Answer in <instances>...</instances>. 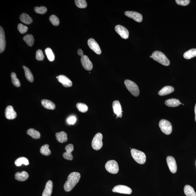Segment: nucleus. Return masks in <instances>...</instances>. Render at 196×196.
Listing matches in <instances>:
<instances>
[{"mask_svg":"<svg viewBox=\"0 0 196 196\" xmlns=\"http://www.w3.org/2000/svg\"><path fill=\"white\" fill-rule=\"evenodd\" d=\"M49 146L48 144L44 145L40 149V152L43 155L48 156L51 154V151L49 148Z\"/></svg>","mask_w":196,"mask_h":196,"instance_id":"473e14b6","label":"nucleus"},{"mask_svg":"<svg viewBox=\"0 0 196 196\" xmlns=\"http://www.w3.org/2000/svg\"><path fill=\"white\" fill-rule=\"evenodd\" d=\"M23 68L24 70L25 77H26L27 80L30 82H32L34 81V79L31 72V71L30 69L26 67L23 66Z\"/></svg>","mask_w":196,"mask_h":196,"instance_id":"c85d7f7f","label":"nucleus"},{"mask_svg":"<svg viewBox=\"0 0 196 196\" xmlns=\"http://www.w3.org/2000/svg\"><path fill=\"white\" fill-rule=\"evenodd\" d=\"M65 150L66 152L63 154V157L65 159L68 160H72L73 157L72 154V152L74 149V145L70 144L67 145L65 147Z\"/></svg>","mask_w":196,"mask_h":196,"instance_id":"4468645a","label":"nucleus"},{"mask_svg":"<svg viewBox=\"0 0 196 196\" xmlns=\"http://www.w3.org/2000/svg\"><path fill=\"white\" fill-rule=\"evenodd\" d=\"M159 126L163 133L169 135L172 133V126L171 123L167 120L161 119L159 122Z\"/></svg>","mask_w":196,"mask_h":196,"instance_id":"39448f33","label":"nucleus"},{"mask_svg":"<svg viewBox=\"0 0 196 196\" xmlns=\"http://www.w3.org/2000/svg\"><path fill=\"white\" fill-rule=\"evenodd\" d=\"M53 188V183L52 181H47L45 188L42 194V196H51V195Z\"/></svg>","mask_w":196,"mask_h":196,"instance_id":"6ab92c4d","label":"nucleus"},{"mask_svg":"<svg viewBox=\"0 0 196 196\" xmlns=\"http://www.w3.org/2000/svg\"><path fill=\"white\" fill-rule=\"evenodd\" d=\"M132 157L136 162L140 164H143L146 162V156L144 152L136 149L131 150Z\"/></svg>","mask_w":196,"mask_h":196,"instance_id":"7ed1b4c3","label":"nucleus"},{"mask_svg":"<svg viewBox=\"0 0 196 196\" xmlns=\"http://www.w3.org/2000/svg\"><path fill=\"white\" fill-rule=\"evenodd\" d=\"M18 28L19 32L21 34L25 33L28 30V27L21 23L18 24Z\"/></svg>","mask_w":196,"mask_h":196,"instance_id":"ea45409f","label":"nucleus"},{"mask_svg":"<svg viewBox=\"0 0 196 196\" xmlns=\"http://www.w3.org/2000/svg\"><path fill=\"white\" fill-rule=\"evenodd\" d=\"M15 164L16 166H20L22 164L28 165L29 164V162L28 159L27 158L21 157L16 159V160L15 162Z\"/></svg>","mask_w":196,"mask_h":196,"instance_id":"c756f323","label":"nucleus"},{"mask_svg":"<svg viewBox=\"0 0 196 196\" xmlns=\"http://www.w3.org/2000/svg\"><path fill=\"white\" fill-rule=\"evenodd\" d=\"M11 78L12 82L15 86L19 87L21 86V83L19 80L16 77V75L14 72H12L11 74Z\"/></svg>","mask_w":196,"mask_h":196,"instance_id":"72a5a7b5","label":"nucleus"},{"mask_svg":"<svg viewBox=\"0 0 196 196\" xmlns=\"http://www.w3.org/2000/svg\"><path fill=\"white\" fill-rule=\"evenodd\" d=\"M49 19H50L51 22L54 26H57L59 25L60 21L59 18H58L57 16L54 15L51 16Z\"/></svg>","mask_w":196,"mask_h":196,"instance_id":"e433bc0d","label":"nucleus"},{"mask_svg":"<svg viewBox=\"0 0 196 196\" xmlns=\"http://www.w3.org/2000/svg\"><path fill=\"white\" fill-rule=\"evenodd\" d=\"M126 88L131 93L136 97L139 96V90L138 85L135 83L129 80H126L124 81Z\"/></svg>","mask_w":196,"mask_h":196,"instance_id":"20e7f679","label":"nucleus"},{"mask_svg":"<svg viewBox=\"0 0 196 196\" xmlns=\"http://www.w3.org/2000/svg\"><path fill=\"white\" fill-rule=\"evenodd\" d=\"M5 36L4 31L1 26L0 27V53H2L5 50Z\"/></svg>","mask_w":196,"mask_h":196,"instance_id":"a211bd4d","label":"nucleus"},{"mask_svg":"<svg viewBox=\"0 0 196 196\" xmlns=\"http://www.w3.org/2000/svg\"><path fill=\"white\" fill-rule=\"evenodd\" d=\"M76 107L80 112L82 113L86 112L88 110V107L85 103H78L76 104Z\"/></svg>","mask_w":196,"mask_h":196,"instance_id":"f704fd0d","label":"nucleus"},{"mask_svg":"<svg viewBox=\"0 0 196 196\" xmlns=\"http://www.w3.org/2000/svg\"><path fill=\"white\" fill-rule=\"evenodd\" d=\"M103 138L102 134L101 133L96 134L94 136L92 142V146L94 150H98L102 148L103 146Z\"/></svg>","mask_w":196,"mask_h":196,"instance_id":"423d86ee","label":"nucleus"},{"mask_svg":"<svg viewBox=\"0 0 196 196\" xmlns=\"http://www.w3.org/2000/svg\"><path fill=\"white\" fill-rule=\"evenodd\" d=\"M105 168L108 172L113 174H116L119 171V165L115 160L109 161L106 162Z\"/></svg>","mask_w":196,"mask_h":196,"instance_id":"0eeeda50","label":"nucleus"},{"mask_svg":"<svg viewBox=\"0 0 196 196\" xmlns=\"http://www.w3.org/2000/svg\"><path fill=\"white\" fill-rule=\"evenodd\" d=\"M76 121V118L74 116H70L67 119V122L70 125H74Z\"/></svg>","mask_w":196,"mask_h":196,"instance_id":"79ce46f5","label":"nucleus"},{"mask_svg":"<svg viewBox=\"0 0 196 196\" xmlns=\"http://www.w3.org/2000/svg\"><path fill=\"white\" fill-rule=\"evenodd\" d=\"M150 58H152V56H150Z\"/></svg>","mask_w":196,"mask_h":196,"instance_id":"a18cd8bd","label":"nucleus"},{"mask_svg":"<svg viewBox=\"0 0 196 196\" xmlns=\"http://www.w3.org/2000/svg\"><path fill=\"white\" fill-rule=\"evenodd\" d=\"M81 61L83 67L85 70H92L93 64L89 58L86 55L81 56Z\"/></svg>","mask_w":196,"mask_h":196,"instance_id":"ddd939ff","label":"nucleus"},{"mask_svg":"<svg viewBox=\"0 0 196 196\" xmlns=\"http://www.w3.org/2000/svg\"><path fill=\"white\" fill-rule=\"evenodd\" d=\"M175 2L178 5L182 6H186L190 2L189 0H176Z\"/></svg>","mask_w":196,"mask_h":196,"instance_id":"a19ab883","label":"nucleus"},{"mask_svg":"<svg viewBox=\"0 0 196 196\" xmlns=\"http://www.w3.org/2000/svg\"><path fill=\"white\" fill-rule=\"evenodd\" d=\"M80 177L79 172H74L70 173L64 186L65 191L70 192L71 191L79 182Z\"/></svg>","mask_w":196,"mask_h":196,"instance_id":"f257e3e1","label":"nucleus"},{"mask_svg":"<svg viewBox=\"0 0 196 196\" xmlns=\"http://www.w3.org/2000/svg\"><path fill=\"white\" fill-rule=\"evenodd\" d=\"M23 39L29 46L31 47L34 44V39L32 34H27L24 36Z\"/></svg>","mask_w":196,"mask_h":196,"instance_id":"7c9ffc66","label":"nucleus"},{"mask_svg":"<svg viewBox=\"0 0 196 196\" xmlns=\"http://www.w3.org/2000/svg\"><path fill=\"white\" fill-rule=\"evenodd\" d=\"M34 10L37 13L41 14H44L47 11L46 7L44 6L35 7L34 8Z\"/></svg>","mask_w":196,"mask_h":196,"instance_id":"4c0bfd02","label":"nucleus"},{"mask_svg":"<svg viewBox=\"0 0 196 196\" xmlns=\"http://www.w3.org/2000/svg\"><path fill=\"white\" fill-rule=\"evenodd\" d=\"M116 31L123 39H128L129 32L127 29L122 25H118L115 27Z\"/></svg>","mask_w":196,"mask_h":196,"instance_id":"9d476101","label":"nucleus"},{"mask_svg":"<svg viewBox=\"0 0 196 196\" xmlns=\"http://www.w3.org/2000/svg\"><path fill=\"white\" fill-rule=\"evenodd\" d=\"M44 56L41 50H38L36 52V58L38 61H43L44 59Z\"/></svg>","mask_w":196,"mask_h":196,"instance_id":"58836bf2","label":"nucleus"},{"mask_svg":"<svg viewBox=\"0 0 196 196\" xmlns=\"http://www.w3.org/2000/svg\"><path fill=\"white\" fill-rule=\"evenodd\" d=\"M152 59L154 60L157 61L161 64L166 66L170 65L169 60L162 52L159 51H155L152 54Z\"/></svg>","mask_w":196,"mask_h":196,"instance_id":"f03ea898","label":"nucleus"},{"mask_svg":"<svg viewBox=\"0 0 196 196\" xmlns=\"http://www.w3.org/2000/svg\"><path fill=\"white\" fill-rule=\"evenodd\" d=\"M29 175L27 172L25 171L22 172L21 173L19 172H16L15 176V178L19 181H24L28 178Z\"/></svg>","mask_w":196,"mask_h":196,"instance_id":"4be33fe9","label":"nucleus"},{"mask_svg":"<svg viewBox=\"0 0 196 196\" xmlns=\"http://www.w3.org/2000/svg\"><path fill=\"white\" fill-rule=\"evenodd\" d=\"M5 116L7 119H13L16 117L17 114L12 106H8L5 109Z\"/></svg>","mask_w":196,"mask_h":196,"instance_id":"2eb2a0df","label":"nucleus"},{"mask_svg":"<svg viewBox=\"0 0 196 196\" xmlns=\"http://www.w3.org/2000/svg\"></svg>","mask_w":196,"mask_h":196,"instance_id":"49530a36","label":"nucleus"},{"mask_svg":"<svg viewBox=\"0 0 196 196\" xmlns=\"http://www.w3.org/2000/svg\"><path fill=\"white\" fill-rule=\"evenodd\" d=\"M28 135L31 136L33 139H38L41 137V134L38 131L34 129H30L27 130V132Z\"/></svg>","mask_w":196,"mask_h":196,"instance_id":"cd10ccee","label":"nucleus"},{"mask_svg":"<svg viewBox=\"0 0 196 196\" xmlns=\"http://www.w3.org/2000/svg\"><path fill=\"white\" fill-rule=\"evenodd\" d=\"M125 14L128 17L132 18L137 22L140 23L143 20L142 16L139 13L132 11H127Z\"/></svg>","mask_w":196,"mask_h":196,"instance_id":"9b49d317","label":"nucleus"},{"mask_svg":"<svg viewBox=\"0 0 196 196\" xmlns=\"http://www.w3.org/2000/svg\"><path fill=\"white\" fill-rule=\"evenodd\" d=\"M20 19L23 23L26 24H31L32 22V19L28 14H22L20 17Z\"/></svg>","mask_w":196,"mask_h":196,"instance_id":"393cba45","label":"nucleus"},{"mask_svg":"<svg viewBox=\"0 0 196 196\" xmlns=\"http://www.w3.org/2000/svg\"><path fill=\"white\" fill-rule=\"evenodd\" d=\"M75 4L78 8H83L87 7V4L85 0H75Z\"/></svg>","mask_w":196,"mask_h":196,"instance_id":"c9c22d12","label":"nucleus"},{"mask_svg":"<svg viewBox=\"0 0 196 196\" xmlns=\"http://www.w3.org/2000/svg\"><path fill=\"white\" fill-rule=\"evenodd\" d=\"M88 45L91 50L98 54H101V51L99 45L95 40L91 38L88 41Z\"/></svg>","mask_w":196,"mask_h":196,"instance_id":"f8f14e48","label":"nucleus"},{"mask_svg":"<svg viewBox=\"0 0 196 196\" xmlns=\"http://www.w3.org/2000/svg\"><path fill=\"white\" fill-rule=\"evenodd\" d=\"M194 112L195 114V121L196 122V103L195 105V108H194Z\"/></svg>","mask_w":196,"mask_h":196,"instance_id":"c03bdc74","label":"nucleus"},{"mask_svg":"<svg viewBox=\"0 0 196 196\" xmlns=\"http://www.w3.org/2000/svg\"><path fill=\"white\" fill-rule=\"evenodd\" d=\"M174 89L173 87L170 86H165L159 91L158 94L159 96H163L171 93L174 92Z\"/></svg>","mask_w":196,"mask_h":196,"instance_id":"412c9836","label":"nucleus"},{"mask_svg":"<svg viewBox=\"0 0 196 196\" xmlns=\"http://www.w3.org/2000/svg\"><path fill=\"white\" fill-rule=\"evenodd\" d=\"M112 191L121 194H130L132 193V190L128 186L119 185L114 187L112 189Z\"/></svg>","mask_w":196,"mask_h":196,"instance_id":"6e6552de","label":"nucleus"},{"mask_svg":"<svg viewBox=\"0 0 196 196\" xmlns=\"http://www.w3.org/2000/svg\"><path fill=\"white\" fill-rule=\"evenodd\" d=\"M41 104L45 108L49 110H54L55 108V105L52 101L44 99L42 100Z\"/></svg>","mask_w":196,"mask_h":196,"instance_id":"aec40b11","label":"nucleus"},{"mask_svg":"<svg viewBox=\"0 0 196 196\" xmlns=\"http://www.w3.org/2000/svg\"><path fill=\"white\" fill-rule=\"evenodd\" d=\"M56 78H57L58 81L63 86L65 87H70L72 86V81L67 76L64 75H60Z\"/></svg>","mask_w":196,"mask_h":196,"instance_id":"dca6fc26","label":"nucleus"},{"mask_svg":"<svg viewBox=\"0 0 196 196\" xmlns=\"http://www.w3.org/2000/svg\"><path fill=\"white\" fill-rule=\"evenodd\" d=\"M56 137L57 141L60 143L65 142L68 139L67 134L64 132H57L56 134Z\"/></svg>","mask_w":196,"mask_h":196,"instance_id":"5701e85b","label":"nucleus"},{"mask_svg":"<svg viewBox=\"0 0 196 196\" xmlns=\"http://www.w3.org/2000/svg\"><path fill=\"white\" fill-rule=\"evenodd\" d=\"M112 106L114 113L117 115V117H121L122 116V110L119 102L118 100L114 101L113 103Z\"/></svg>","mask_w":196,"mask_h":196,"instance_id":"f3484780","label":"nucleus"},{"mask_svg":"<svg viewBox=\"0 0 196 196\" xmlns=\"http://www.w3.org/2000/svg\"><path fill=\"white\" fill-rule=\"evenodd\" d=\"M184 191L187 196H196V193L194 188L189 185H186L184 187Z\"/></svg>","mask_w":196,"mask_h":196,"instance_id":"a878e982","label":"nucleus"},{"mask_svg":"<svg viewBox=\"0 0 196 196\" xmlns=\"http://www.w3.org/2000/svg\"><path fill=\"white\" fill-rule=\"evenodd\" d=\"M77 54L80 56H82L83 55V51L81 49H79V50H78L77 51Z\"/></svg>","mask_w":196,"mask_h":196,"instance_id":"37998d69","label":"nucleus"},{"mask_svg":"<svg viewBox=\"0 0 196 196\" xmlns=\"http://www.w3.org/2000/svg\"><path fill=\"white\" fill-rule=\"evenodd\" d=\"M196 56V49L193 48L187 51L183 54V57L186 59H190Z\"/></svg>","mask_w":196,"mask_h":196,"instance_id":"bb28decb","label":"nucleus"},{"mask_svg":"<svg viewBox=\"0 0 196 196\" xmlns=\"http://www.w3.org/2000/svg\"><path fill=\"white\" fill-rule=\"evenodd\" d=\"M179 100L175 99H171L167 100L165 102V104L169 107H175L178 106L180 104Z\"/></svg>","mask_w":196,"mask_h":196,"instance_id":"b1692460","label":"nucleus"},{"mask_svg":"<svg viewBox=\"0 0 196 196\" xmlns=\"http://www.w3.org/2000/svg\"><path fill=\"white\" fill-rule=\"evenodd\" d=\"M166 161L170 171L172 173H176L177 171V167L174 158L172 156H168L166 158Z\"/></svg>","mask_w":196,"mask_h":196,"instance_id":"1a4fd4ad","label":"nucleus"},{"mask_svg":"<svg viewBox=\"0 0 196 196\" xmlns=\"http://www.w3.org/2000/svg\"><path fill=\"white\" fill-rule=\"evenodd\" d=\"M45 52L49 60L50 61H54L55 56L52 49L50 48H47L45 49Z\"/></svg>","mask_w":196,"mask_h":196,"instance_id":"2f4dec72","label":"nucleus"}]
</instances>
